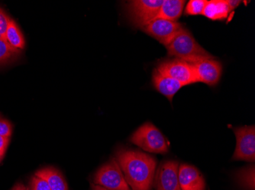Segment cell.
Here are the masks:
<instances>
[{
    "label": "cell",
    "instance_id": "1",
    "mask_svg": "<svg viewBox=\"0 0 255 190\" xmlns=\"http://www.w3.org/2000/svg\"><path fill=\"white\" fill-rule=\"evenodd\" d=\"M116 161L132 190H150L155 174L156 160L137 150H119Z\"/></svg>",
    "mask_w": 255,
    "mask_h": 190
},
{
    "label": "cell",
    "instance_id": "2",
    "mask_svg": "<svg viewBox=\"0 0 255 190\" xmlns=\"http://www.w3.org/2000/svg\"><path fill=\"white\" fill-rule=\"evenodd\" d=\"M165 47L170 57L189 63L213 57L197 43L193 34L184 27Z\"/></svg>",
    "mask_w": 255,
    "mask_h": 190
},
{
    "label": "cell",
    "instance_id": "3",
    "mask_svg": "<svg viewBox=\"0 0 255 190\" xmlns=\"http://www.w3.org/2000/svg\"><path fill=\"white\" fill-rule=\"evenodd\" d=\"M130 141L144 151L154 154H165L169 143L160 130L150 123H146L132 134Z\"/></svg>",
    "mask_w": 255,
    "mask_h": 190
},
{
    "label": "cell",
    "instance_id": "4",
    "mask_svg": "<svg viewBox=\"0 0 255 190\" xmlns=\"http://www.w3.org/2000/svg\"><path fill=\"white\" fill-rule=\"evenodd\" d=\"M94 184L110 190H131L116 159L113 158L97 171Z\"/></svg>",
    "mask_w": 255,
    "mask_h": 190
},
{
    "label": "cell",
    "instance_id": "5",
    "mask_svg": "<svg viewBox=\"0 0 255 190\" xmlns=\"http://www.w3.org/2000/svg\"><path fill=\"white\" fill-rule=\"evenodd\" d=\"M163 0H134L128 3L130 18L136 27L143 28L158 14Z\"/></svg>",
    "mask_w": 255,
    "mask_h": 190
},
{
    "label": "cell",
    "instance_id": "6",
    "mask_svg": "<svg viewBox=\"0 0 255 190\" xmlns=\"http://www.w3.org/2000/svg\"><path fill=\"white\" fill-rule=\"evenodd\" d=\"M162 75L180 81L183 86L197 82L193 65L179 59H170L160 63L156 68Z\"/></svg>",
    "mask_w": 255,
    "mask_h": 190
},
{
    "label": "cell",
    "instance_id": "7",
    "mask_svg": "<svg viewBox=\"0 0 255 190\" xmlns=\"http://www.w3.org/2000/svg\"><path fill=\"white\" fill-rule=\"evenodd\" d=\"M236 134V151L233 157L234 161H255V127L246 126L234 128Z\"/></svg>",
    "mask_w": 255,
    "mask_h": 190
},
{
    "label": "cell",
    "instance_id": "8",
    "mask_svg": "<svg viewBox=\"0 0 255 190\" xmlns=\"http://www.w3.org/2000/svg\"><path fill=\"white\" fill-rule=\"evenodd\" d=\"M183 28V25L177 21L154 18L141 29L166 47Z\"/></svg>",
    "mask_w": 255,
    "mask_h": 190
},
{
    "label": "cell",
    "instance_id": "9",
    "mask_svg": "<svg viewBox=\"0 0 255 190\" xmlns=\"http://www.w3.org/2000/svg\"><path fill=\"white\" fill-rule=\"evenodd\" d=\"M177 161H162L154 174L156 190H181L179 184Z\"/></svg>",
    "mask_w": 255,
    "mask_h": 190
},
{
    "label": "cell",
    "instance_id": "10",
    "mask_svg": "<svg viewBox=\"0 0 255 190\" xmlns=\"http://www.w3.org/2000/svg\"><path fill=\"white\" fill-rule=\"evenodd\" d=\"M190 64L193 65L197 82L205 83L210 86H215L219 83L223 73V65L214 57Z\"/></svg>",
    "mask_w": 255,
    "mask_h": 190
},
{
    "label": "cell",
    "instance_id": "11",
    "mask_svg": "<svg viewBox=\"0 0 255 190\" xmlns=\"http://www.w3.org/2000/svg\"><path fill=\"white\" fill-rule=\"evenodd\" d=\"M178 178L181 190H205L206 188L203 175L193 166L180 164Z\"/></svg>",
    "mask_w": 255,
    "mask_h": 190
},
{
    "label": "cell",
    "instance_id": "12",
    "mask_svg": "<svg viewBox=\"0 0 255 190\" xmlns=\"http://www.w3.org/2000/svg\"><path fill=\"white\" fill-rule=\"evenodd\" d=\"M152 83L154 88L165 96L170 102H172L176 93L183 86L180 81L167 75H162L157 71V68H154L153 71Z\"/></svg>",
    "mask_w": 255,
    "mask_h": 190
},
{
    "label": "cell",
    "instance_id": "13",
    "mask_svg": "<svg viewBox=\"0 0 255 190\" xmlns=\"http://www.w3.org/2000/svg\"><path fill=\"white\" fill-rule=\"evenodd\" d=\"M35 176L47 181L51 190H68L67 182L61 173L54 168H46L35 173Z\"/></svg>",
    "mask_w": 255,
    "mask_h": 190
},
{
    "label": "cell",
    "instance_id": "14",
    "mask_svg": "<svg viewBox=\"0 0 255 190\" xmlns=\"http://www.w3.org/2000/svg\"><path fill=\"white\" fill-rule=\"evenodd\" d=\"M185 1L183 0H165L163 1L158 14L156 18L169 20V21H177L182 13Z\"/></svg>",
    "mask_w": 255,
    "mask_h": 190
},
{
    "label": "cell",
    "instance_id": "15",
    "mask_svg": "<svg viewBox=\"0 0 255 190\" xmlns=\"http://www.w3.org/2000/svg\"><path fill=\"white\" fill-rule=\"evenodd\" d=\"M227 1L224 0H212L207 1L203 15L210 19L224 20L231 12Z\"/></svg>",
    "mask_w": 255,
    "mask_h": 190
},
{
    "label": "cell",
    "instance_id": "16",
    "mask_svg": "<svg viewBox=\"0 0 255 190\" xmlns=\"http://www.w3.org/2000/svg\"><path fill=\"white\" fill-rule=\"evenodd\" d=\"M5 41L11 47L17 50H22L25 47V39L14 20L10 19L5 34Z\"/></svg>",
    "mask_w": 255,
    "mask_h": 190
},
{
    "label": "cell",
    "instance_id": "17",
    "mask_svg": "<svg viewBox=\"0 0 255 190\" xmlns=\"http://www.w3.org/2000/svg\"><path fill=\"white\" fill-rule=\"evenodd\" d=\"M237 180L240 185L246 190H255V167L249 166L237 173Z\"/></svg>",
    "mask_w": 255,
    "mask_h": 190
},
{
    "label": "cell",
    "instance_id": "18",
    "mask_svg": "<svg viewBox=\"0 0 255 190\" xmlns=\"http://www.w3.org/2000/svg\"><path fill=\"white\" fill-rule=\"evenodd\" d=\"M19 54V50L13 48L6 41L0 39V65L12 61Z\"/></svg>",
    "mask_w": 255,
    "mask_h": 190
},
{
    "label": "cell",
    "instance_id": "19",
    "mask_svg": "<svg viewBox=\"0 0 255 190\" xmlns=\"http://www.w3.org/2000/svg\"><path fill=\"white\" fill-rule=\"evenodd\" d=\"M206 2L207 1L206 0H190L185 8V14L188 15H203Z\"/></svg>",
    "mask_w": 255,
    "mask_h": 190
},
{
    "label": "cell",
    "instance_id": "20",
    "mask_svg": "<svg viewBox=\"0 0 255 190\" xmlns=\"http://www.w3.org/2000/svg\"><path fill=\"white\" fill-rule=\"evenodd\" d=\"M31 190H51L47 181L34 175L30 183Z\"/></svg>",
    "mask_w": 255,
    "mask_h": 190
},
{
    "label": "cell",
    "instance_id": "21",
    "mask_svg": "<svg viewBox=\"0 0 255 190\" xmlns=\"http://www.w3.org/2000/svg\"><path fill=\"white\" fill-rule=\"evenodd\" d=\"M10 19L11 18L4 12L3 10L0 8V39L5 41V34H6Z\"/></svg>",
    "mask_w": 255,
    "mask_h": 190
},
{
    "label": "cell",
    "instance_id": "22",
    "mask_svg": "<svg viewBox=\"0 0 255 190\" xmlns=\"http://www.w3.org/2000/svg\"><path fill=\"white\" fill-rule=\"evenodd\" d=\"M12 132L11 124L8 121L0 117V135L2 137L10 138Z\"/></svg>",
    "mask_w": 255,
    "mask_h": 190
},
{
    "label": "cell",
    "instance_id": "23",
    "mask_svg": "<svg viewBox=\"0 0 255 190\" xmlns=\"http://www.w3.org/2000/svg\"><path fill=\"white\" fill-rule=\"evenodd\" d=\"M8 142H9V138L2 137L0 135V151H2L5 154Z\"/></svg>",
    "mask_w": 255,
    "mask_h": 190
},
{
    "label": "cell",
    "instance_id": "24",
    "mask_svg": "<svg viewBox=\"0 0 255 190\" xmlns=\"http://www.w3.org/2000/svg\"><path fill=\"white\" fill-rule=\"evenodd\" d=\"M241 1H235V0H228L227 3L230 8L231 11H233L235 8H237L240 5Z\"/></svg>",
    "mask_w": 255,
    "mask_h": 190
},
{
    "label": "cell",
    "instance_id": "25",
    "mask_svg": "<svg viewBox=\"0 0 255 190\" xmlns=\"http://www.w3.org/2000/svg\"><path fill=\"white\" fill-rule=\"evenodd\" d=\"M11 190H28V189L25 185H23L22 184H18Z\"/></svg>",
    "mask_w": 255,
    "mask_h": 190
},
{
    "label": "cell",
    "instance_id": "26",
    "mask_svg": "<svg viewBox=\"0 0 255 190\" xmlns=\"http://www.w3.org/2000/svg\"><path fill=\"white\" fill-rule=\"evenodd\" d=\"M91 190H110L104 188V187H100L99 185H96V184H91Z\"/></svg>",
    "mask_w": 255,
    "mask_h": 190
},
{
    "label": "cell",
    "instance_id": "27",
    "mask_svg": "<svg viewBox=\"0 0 255 190\" xmlns=\"http://www.w3.org/2000/svg\"><path fill=\"white\" fill-rule=\"evenodd\" d=\"M4 153L3 152H2V151H0V162H1V161H2V158H3V156H4Z\"/></svg>",
    "mask_w": 255,
    "mask_h": 190
}]
</instances>
